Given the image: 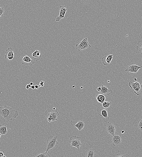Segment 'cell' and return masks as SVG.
I'll return each instance as SVG.
<instances>
[{
	"instance_id": "6da1fadb",
	"label": "cell",
	"mask_w": 142,
	"mask_h": 157,
	"mask_svg": "<svg viewBox=\"0 0 142 157\" xmlns=\"http://www.w3.org/2000/svg\"><path fill=\"white\" fill-rule=\"evenodd\" d=\"M0 115L3 117V120L5 121L8 123L12 120L13 118L16 119L19 115L18 111L5 104L4 106L0 107Z\"/></svg>"
},
{
	"instance_id": "7a4b0ae2",
	"label": "cell",
	"mask_w": 142,
	"mask_h": 157,
	"mask_svg": "<svg viewBox=\"0 0 142 157\" xmlns=\"http://www.w3.org/2000/svg\"><path fill=\"white\" fill-rule=\"evenodd\" d=\"M58 136H50L47 140V148L46 152L50 150H52L57 146L58 143L57 141Z\"/></svg>"
},
{
	"instance_id": "3957f363",
	"label": "cell",
	"mask_w": 142,
	"mask_h": 157,
	"mask_svg": "<svg viewBox=\"0 0 142 157\" xmlns=\"http://www.w3.org/2000/svg\"><path fill=\"white\" fill-rule=\"evenodd\" d=\"M59 115L58 112L56 109L52 110L50 113H49L47 110L44 112V115L49 123L52 121H58L57 117Z\"/></svg>"
},
{
	"instance_id": "277c9868",
	"label": "cell",
	"mask_w": 142,
	"mask_h": 157,
	"mask_svg": "<svg viewBox=\"0 0 142 157\" xmlns=\"http://www.w3.org/2000/svg\"><path fill=\"white\" fill-rule=\"evenodd\" d=\"M80 137L75 136L71 137L70 138L69 142L70 144V147H75L79 150V148L82 146V144L80 141Z\"/></svg>"
},
{
	"instance_id": "5b68a950",
	"label": "cell",
	"mask_w": 142,
	"mask_h": 157,
	"mask_svg": "<svg viewBox=\"0 0 142 157\" xmlns=\"http://www.w3.org/2000/svg\"><path fill=\"white\" fill-rule=\"evenodd\" d=\"M142 66L139 67L137 64L133 62L128 66L125 69V71L127 73H130L132 74H135L139 71Z\"/></svg>"
},
{
	"instance_id": "8992f818",
	"label": "cell",
	"mask_w": 142,
	"mask_h": 157,
	"mask_svg": "<svg viewBox=\"0 0 142 157\" xmlns=\"http://www.w3.org/2000/svg\"><path fill=\"white\" fill-rule=\"evenodd\" d=\"M91 47V46L89 44L88 38L86 37L84 38L79 44H77L75 46L76 49L78 51L85 50Z\"/></svg>"
},
{
	"instance_id": "52a82bcc",
	"label": "cell",
	"mask_w": 142,
	"mask_h": 157,
	"mask_svg": "<svg viewBox=\"0 0 142 157\" xmlns=\"http://www.w3.org/2000/svg\"><path fill=\"white\" fill-rule=\"evenodd\" d=\"M129 86L131 89H134V93L137 96L140 95L142 85L140 82H135L133 83L132 81H130L129 84Z\"/></svg>"
},
{
	"instance_id": "ba28073f",
	"label": "cell",
	"mask_w": 142,
	"mask_h": 157,
	"mask_svg": "<svg viewBox=\"0 0 142 157\" xmlns=\"http://www.w3.org/2000/svg\"><path fill=\"white\" fill-rule=\"evenodd\" d=\"M96 112L101 117H103V121L105 122H108L110 117L108 115V110L102 107H98Z\"/></svg>"
},
{
	"instance_id": "9c48e42d",
	"label": "cell",
	"mask_w": 142,
	"mask_h": 157,
	"mask_svg": "<svg viewBox=\"0 0 142 157\" xmlns=\"http://www.w3.org/2000/svg\"><path fill=\"white\" fill-rule=\"evenodd\" d=\"M111 141L114 146H120L122 144V136L120 135H115L112 138Z\"/></svg>"
},
{
	"instance_id": "30bf717a",
	"label": "cell",
	"mask_w": 142,
	"mask_h": 157,
	"mask_svg": "<svg viewBox=\"0 0 142 157\" xmlns=\"http://www.w3.org/2000/svg\"><path fill=\"white\" fill-rule=\"evenodd\" d=\"M22 65L26 66H32L34 64L35 62L31 58L28 56H25L22 58Z\"/></svg>"
},
{
	"instance_id": "8fae6325",
	"label": "cell",
	"mask_w": 142,
	"mask_h": 157,
	"mask_svg": "<svg viewBox=\"0 0 142 157\" xmlns=\"http://www.w3.org/2000/svg\"><path fill=\"white\" fill-rule=\"evenodd\" d=\"M14 57L13 49L12 48H8L5 52V58L9 61L12 60Z\"/></svg>"
},
{
	"instance_id": "7c38bea8",
	"label": "cell",
	"mask_w": 142,
	"mask_h": 157,
	"mask_svg": "<svg viewBox=\"0 0 142 157\" xmlns=\"http://www.w3.org/2000/svg\"><path fill=\"white\" fill-rule=\"evenodd\" d=\"M116 127L114 125L108 122V123L106 126V131L110 135H112L113 136L115 135Z\"/></svg>"
},
{
	"instance_id": "4fadbf2b",
	"label": "cell",
	"mask_w": 142,
	"mask_h": 157,
	"mask_svg": "<svg viewBox=\"0 0 142 157\" xmlns=\"http://www.w3.org/2000/svg\"><path fill=\"white\" fill-rule=\"evenodd\" d=\"M67 9L64 5H61L60 7V13L58 16L57 17L56 21H59L65 18V15Z\"/></svg>"
},
{
	"instance_id": "5bb4252c",
	"label": "cell",
	"mask_w": 142,
	"mask_h": 157,
	"mask_svg": "<svg viewBox=\"0 0 142 157\" xmlns=\"http://www.w3.org/2000/svg\"><path fill=\"white\" fill-rule=\"evenodd\" d=\"M113 55H110L106 56L102 58V62L105 66L110 65L113 59Z\"/></svg>"
},
{
	"instance_id": "9a60e30c",
	"label": "cell",
	"mask_w": 142,
	"mask_h": 157,
	"mask_svg": "<svg viewBox=\"0 0 142 157\" xmlns=\"http://www.w3.org/2000/svg\"><path fill=\"white\" fill-rule=\"evenodd\" d=\"M101 88V91L99 92L100 94L109 96L112 92V90L111 89H108L106 86L103 85H102Z\"/></svg>"
},
{
	"instance_id": "2e32d148",
	"label": "cell",
	"mask_w": 142,
	"mask_h": 157,
	"mask_svg": "<svg viewBox=\"0 0 142 157\" xmlns=\"http://www.w3.org/2000/svg\"><path fill=\"white\" fill-rule=\"evenodd\" d=\"M32 59L34 61H38L41 57L40 51L36 50L31 55Z\"/></svg>"
},
{
	"instance_id": "e0dca14e",
	"label": "cell",
	"mask_w": 142,
	"mask_h": 157,
	"mask_svg": "<svg viewBox=\"0 0 142 157\" xmlns=\"http://www.w3.org/2000/svg\"><path fill=\"white\" fill-rule=\"evenodd\" d=\"M96 97L98 102L102 104L105 102L106 99V97L102 94L96 95Z\"/></svg>"
},
{
	"instance_id": "ac0fdd59",
	"label": "cell",
	"mask_w": 142,
	"mask_h": 157,
	"mask_svg": "<svg viewBox=\"0 0 142 157\" xmlns=\"http://www.w3.org/2000/svg\"><path fill=\"white\" fill-rule=\"evenodd\" d=\"M7 125H0V134L1 135H6L7 132Z\"/></svg>"
},
{
	"instance_id": "d6986e66",
	"label": "cell",
	"mask_w": 142,
	"mask_h": 157,
	"mask_svg": "<svg viewBox=\"0 0 142 157\" xmlns=\"http://www.w3.org/2000/svg\"><path fill=\"white\" fill-rule=\"evenodd\" d=\"M85 125L84 122L82 120H80L78 121L75 125V126L77 128L79 131H80L83 129Z\"/></svg>"
},
{
	"instance_id": "ffe728a7",
	"label": "cell",
	"mask_w": 142,
	"mask_h": 157,
	"mask_svg": "<svg viewBox=\"0 0 142 157\" xmlns=\"http://www.w3.org/2000/svg\"><path fill=\"white\" fill-rule=\"evenodd\" d=\"M141 53H142V40H140L138 42L135 52V53L137 54H139Z\"/></svg>"
},
{
	"instance_id": "44dd1931",
	"label": "cell",
	"mask_w": 142,
	"mask_h": 157,
	"mask_svg": "<svg viewBox=\"0 0 142 157\" xmlns=\"http://www.w3.org/2000/svg\"><path fill=\"white\" fill-rule=\"evenodd\" d=\"M95 155L94 150L93 149H90L87 151L86 154V157H95Z\"/></svg>"
},
{
	"instance_id": "7402d4cb",
	"label": "cell",
	"mask_w": 142,
	"mask_h": 157,
	"mask_svg": "<svg viewBox=\"0 0 142 157\" xmlns=\"http://www.w3.org/2000/svg\"><path fill=\"white\" fill-rule=\"evenodd\" d=\"M33 157H51L49 154L46 152H42Z\"/></svg>"
},
{
	"instance_id": "603a6c76",
	"label": "cell",
	"mask_w": 142,
	"mask_h": 157,
	"mask_svg": "<svg viewBox=\"0 0 142 157\" xmlns=\"http://www.w3.org/2000/svg\"><path fill=\"white\" fill-rule=\"evenodd\" d=\"M112 103V102L105 101L102 104V106L104 108L107 109L111 106Z\"/></svg>"
},
{
	"instance_id": "cb8c5ba5",
	"label": "cell",
	"mask_w": 142,
	"mask_h": 157,
	"mask_svg": "<svg viewBox=\"0 0 142 157\" xmlns=\"http://www.w3.org/2000/svg\"><path fill=\"white\" fill-rule=\"evenodd\" d=\"M138 127L139 129L142 131V118L140 119L138 122Z\"/></svg>"
},
{
	"instance_id": "d4e9b609",
	"label": "cell",
	"mask_w": 142,
	"mask_h": 157,
	"mask_svg": "<svg viewBox=\"0 0 142 157\" xmlns=\"http://www.w3.org/2000/svg\"><path fill=\"white\" fill-rule=\"evenodd\" d=\"M5 9L3 7H0V19L2 16L3 15L4 13Z\"/></svg>"
},
{
	"instance_id": "484cf974",
	"label": "cell",
	"mask_w": 142,
	"mask_h": 157,
	"mask_svg": "<svg viewBox=\"0 0 142 157\" xmlns=\"http://www.w3.org/2000/svg\"><path fill=\"white\" fill-rule=\"evenodd\" d=\"M116 157H131L128 154H125L124 155H120L116 154Z\"/></svg>"
},
{
	"instance_id": "4316f807",
	"label": "cell",
	"mask_w": 142,
	"mask_h": 157,
	"mask_svg": "<svg viewBox=\"0 0 142 157\" xmlns=\"http://www.w3.org/2000/svg\"><path fill=\"white\" fill-rule=\"evenodd\" d=\"M5 156V153L4 151L0 149V157H3Z\"/></svg>"
},
{
	"instance_id": "83f0119b",
	"label": "cell",
	"mask_w": 142,
	"mask_h": 157,
	"mask_svg": "<svg viewBox=\"0 0 142 157\" xmlns=\"http://www.w3.org/2000/svg\"><path fill=\"white\" fill-rule=\"evenodd\" d=\"M31 86L30 84L27 85L26 86V88L27 90H29L30 88H31Z\"/></svg>"
},
{
	"instance_id": "f1b7e54d",
	"label": "cell",
	"mask_w": 142,
	"mask_h": 157,
	"mask_svg": "<svg viewBox=\"0 0 142 157\" xmlns=\"http://www.w3.org/2000/svg\"><path fill=\"white\" fill-rule=\"evenodd\" d=\"M44 81H41V82L40 83H39V85H40L41 86L44 87Z\"/></svg>"
},
{
	"instance_id": "f546056e",
	"label": "cell",
	"mask_w": 142,
	"mask_h": 157,
	"mask_svg": "<svg viewBox=\"0 0 142 157\" xmlns=\"http://www.w3.org/2000/svg\"><path fill=\"white\" fill-rule=\"evenodd\" d=\"M41 86L40 85H36L35 86V88L36 89H39V88H40Z\"/></svg>"
},
{
	"instance_id": "4dcf8cb0",
	"label": "cell",
	"mask_w": 142,
	"mask_h": 157,
	"mask_svg": "<svg viewBox=\"0 0 142 157\" xmlns=\"http://www.w3.org/2000/svg\"><path fill=\"white\" fill-rule=\"evenodd\" d=\"M101 87H98V88H97V91L99 92L101 91Z\"/></svg>"
},
{
	"instance_id": "1f68e13d",
	"label": "cell",
	"mask_w": 142,
	"mask_h": 157,
	"mask_svg": "<svg viewBox=\"0 0 142 157\" xmlns=\"http://www.w3.org/2000/svg\"><path fill=\"white\" fill-rule=\"evenodd\" d=\"M32 90H34L35 88V86L33 85L31 86V88Z\"/></svg>"
},
{
	"instance_id": "d6a6232c",
	"label": "cell",
	"mask_w": 142,
	"mask_h": 157,
	"mask_svg": "<svg viewBox=\"0 0 142 157\" xmlns=\"http://www.w3.org/2000/svg\"><path fill=\"white\" fill-rule=\"evenodd\" d=\"M141 94V96H142V88L141 89V91H140Z\"/></svg>"
},
{
	"instance_id": "836d02e7",
	"label": "cell",
	"mask_w": 142,
	"mask_h": 157,
	"mask_svg": "<svg viewBox=\"0 0 142 157\" xmlns=\"http://www.w3.org/2000/svg\"><path fill=\"white\" fill-rule=\"evenodd\" d=\"M31 86H33V85H34V83H32V82H31L30 84Z\"/></svg>"
},
{
	"instance_id": "e575fe53",
	"label": "cell",
	"mask_w": 142,
	"mask_h": 157,
	"mask_svg": "<svg viewBox=\"0 0 142 157\" xmlns=\"http://www.w3.org/2000/svg\"><path fill=\"white\" fill-rule=\"evenodd\" d=\"M135 81V82H137V79L136 78H135L134 79Z\"/></svg>"
},
{
	"instance_id": "d590c367",
	"label": "cell",
	"mask_w": 142,
	"mask_h": 157,
	"mask_svg": "<svg viewBox=\"0 0 142 157\" xmlns=\"http://www.w3.org/2000/svg\"><path fill=\"white\" fill-rule=\"evenodd\" d=\"M140 36L141 38H142V33H141L140 34Z\"/></svg>"
},
{
	"instance_id": "8d00e7d4",
	"label": "cell",
	"mask_w": 142,
	"mask_h": 157,
	"mask_svg": "<svg viewBox=\"0 0 142 157\" xmlns=\"http://www.w3.org/2000/svg\"><path fill=\"white\" fill-rule=\"evenodd\" d=\"M1 135L0 134V141H1Z\"/></svg>"
},
{
	"instance_id": "74e56055",
	"label": "cell",
	"mask_w": 142,
	"mask_h": 157,
	"mask_svg": "<svg viewBox=\"0 0 142 157\" xmlns=\"http://www.w3.org/2000/svg\"><path fill=\"white\" fill-rule=\"evenodd\" d=\"M124 131H122V133H124Z\"/></svg>"
},
{
	"instance_id": "f35d334b",
	"label": "cell",
	"mask_w": 142,
	"mask_h": 157,
	"mask_svg": "<svg viewBox=\"0 0 142 157\" xmlns=\"http://www.w3.org/2000/svg\"><path fill=\"white\" fill-rule=\"evenodd\" d=\"M55 109H56L54 107V108H53V110H55Z\"/></svg>"
},
{
	"instance_id": "ab89813d",
	"label": "cell",
	"mask_w": 142,
	"mask_h": 157,
	"mask_svg": "<svg viewBox=\"0 0 142 157\" xmlns=\"http://www.w3.org/2000/svg\"><path fill=\"white\" fill-rule=\"evenodd\" d=\"M3 157H7L6 156H4Z\"/></svg>"
},
{
	"instance_id": "60d3db41",
	"label": "cell",
	"mask_w": 142,
	"mask_h": 157,
	"mask_svg": "<svg viewBox=\"0 0 142 157\" xmlns=\"http://www.w3.org/2000/svg\"><path fill=\"white\" fill-rule=\"evenodd\" d=\"M108 83H109L110 82V81H108Z\"/></svg>"
},
{
	"instance_id": "b9f144b4",
	"label": "cell",
	"mask_w": 142,
	"mask_h": 157,
	"mask_svg": "<svg viewBox=\"0 0 142 157\" xmlns=\"http://www.w3.org/2000/svg\"><path fill=\"white\" fill-rule=\"evenodd\" d=\"M83 88V87H81V89H82Z\"/></svg>"
}]
</instances>
